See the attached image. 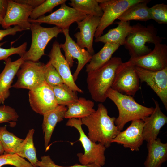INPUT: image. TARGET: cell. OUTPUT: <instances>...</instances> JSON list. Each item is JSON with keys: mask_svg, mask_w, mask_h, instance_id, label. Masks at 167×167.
Listing matches in <instances>:
<instances>
[{"mask_svg": "<svg viewBox=\"0 0 167 167\" xmlns=\"http://www.w3.org/2000/svg\"><path fill=\"white\" fill-rule=\"evenodd\" d=\"M116 118L109 116L107 109L100 103L95 112L81 120L82 125L88 127V138L107 148L111 146L113 139L120 132L115 124Z\"/></svg>", "mask_w": 167, "mask_h": 167, "instance_id": "6da1fadb", "label": "cell"}, {"mask_svg": "<svg viewBox=\"0 0 167 167\" xmlns=\"http://www.w3.org/2000/svg\"><path fill=\"white\" fill-rule=\"evenodd\" d=\"M122 62L120 57H112L101 67L87 73V88L93 100L101 103L105 101L107 92L111 88L116 71Z\"/></svg>", "mask_w": 167, "mask_h": 167, "instance_id": "7a4b0ae2", "label": "cell"}, {"mask_svg": "<svg viewBox=\"0 0 167 167\" xmlns=\"http://www.w3.org/2000/svg\"><path fill=\"white\" fill-rule=\"evenodd\" d=\"M106 96L115 104L118 111V116L114 123L118 130L122 131L126 124L137 119L143 120L150 115L154 108L148 107L136 102L133 97L120 93L109 88Z\"/></svg>", "mask_w": 167, "mask_h": 167, "instance_id": "3957f363", "label": "cell"}, {"mask_svg": "<svg viewBox=\"0 0 167 167\" xmlns=\"http://www.w3.org/2000/svg\"><path fill=\"white\" fill-rule=\"evenodd\" d=\"M163 38L157 35V30L153 25L147 26L139 23L132 26L125 45L131 58L142 56L150 52L152 50L146 45L147 43L154 45L161 43Z\"/></svg>", "mask_w": 167, "mask_h": 167, "instance_id": "277c9868", "label": "cell"}, {"mask_svg": "<svg viewBox=\"0 0 167 167\" xmlns=\"http://www.w3.org/2000/svg\"><path fill=\"white\" fill-rule=\"evenodd\" d=\"M81 119H69L66 125L74 127L79 134V141L83 147L84 153H78L77 156L82 165H91L92 167H102L105 164V155L106 148L102 144L93 142L86 135L83 131Z\"/></svg>", "mask_w": 167, "mask_h": 167, "instance_id": "5b68a950", "label": "cell"}, {"mask_svg": "<svg viewBox=\"0 0 167 167\" xmlns=\"http://www.w3.org/2000/svg\"><path fill=\"white\" fill-rule=\"evenodd\" d=\"M30 29L32 35L30 47L21 57L24 61L37 62L45 54V50L49 41L57 37L59 34L63 33V31L56 26L44 27L36 23H31Z\"/></svg>", "mask_w": 167, "mask_h": 167, "instance_id": "8992f818", "label": "cell"}, {"mask_svg": "<svg viewBox=\"0 0 167 167\" xmlns=\"http://www.w3.org/2000/svg\"><path fill=\"white\" fill-rule=\"evenodd\" d=\"M144 0H96L103 12L96 32L95 37H98L104 30L112 24L128 8Z\"/></svg>", "mask_w": 167, "mask_h": 167, "instance_id": "52a82bcc", "label": "cell"}, {"mask_svg": "<svg viewBox=\"0 0 167 167\" xmlns=\"http://www.w3.org/2000/svg\"><path fill=\"white\" fill-rule=\"evenodd\" d=\"M45 66L39 62L24 61L17 73V81L12 87L29 91L35 88L45 81Z\"/></svg>", "mask_w": 167, "mask_h": 167, "instance_id": "ba28073f", "label": "cell"}, {"mask_svg": "<svg viewBox=\"0 0 167 167\" xmlns=\"http://www.w3.org/2000/svg\"><path fill=\"white\" fill-rule=\"evenodd\" d=\"M87 16L85 14L68 6L65 3H64L61 5L59 8L50 14L43 15L35 20L29 18L28 21L30 23L54 25L63 30L69 29L72 23L82 20Z\"/></svg>", "mask_w": 167, "mask_h": 167, "instance_id": "9c48e42d", "label": "cell"}, {"mask_svg": "<svg viewBox=\"0 0 167 167\" xmlns=\"http://www.w3.org/2000/svg\"><path fill=\"white\" fill-rule=\"evenodd\" d=\"M140 82L135 66L122 62L116 71L111 88L122 94L134 96L140 88Z\"/></svg>", "mask_w": 167, "mask_h": 167, "instance_id": "30bf717a", "label": "cell"}, {"mask_svg": "<svg viewBox=\"0 0 167 167\" xmlns=\"http://www.w3.org/2000/svg\"><path fill=\"white\" fill-rule=\"evenodd\" d=\"M28 96L32 109L41 115H43L53 110L58 105L52 88L45 81L29 90Z\"/></svg>", "mask_w": 167, "mask_h": 167, "instance_id": "8fae6325", "label": "cell"}, {"mask_svg": "<svg viewBox=\"0 0 167 167\" xmlns=\"http://www.w3.org/2000/svg\"><path fill=\"white\" fill-rule=\"evenodd\" d=\"M62 31L65 37V41L64 43L59 44V46L64 52L66 60L70 67L73 66L74 59H76L78 61L77 68L72 75L75 82L79 72L86 64L89 62L92 55L85 49L80 47L73 40L70 35L69 29Z\"/></svg>", "mask_w": 167, "mask_h": 167, "instance_id": "7c38bea8", "label": "cell"}, {"mask_svg": "<svg viewBox=\"0 0 167 167\" xmlns=\"http://www.w3.org/2000/svg\"><path fill=\"white\" fill-rule=\"evenodd\" d=\"M140 81L145 82L159 97L167 110V67L153 71L135 66Z\"/></svg>", "mask_w": 167, "mask_h": 167, "instance_id": "4fadbf2b", "label": "cell"}, {"mask_svg": "<svg viewBox=\"0 0 167 167\" xmlns=\"http://www.w3.org/2000/svg\"><path fill=\"white\" fill-rule=\"evenodd\" d=\"M126 62L134 66L158 71L167 67V46L161 43L155 45L153 50L143 56L130 58Z\"/></svg>", "mask_w": 167, "mask_h": 167, "instance_id": "5bb4252c", "label": "cell"}, {"mask_svg": "<svg viewBox=\"0 0 167 167\" xmlns=\"http://www.w3.org/2000/svg\"><path fill=\"white\" fill-rule=\"evenodd\" d=\"M33 9L32 6L14 0H8L7 9L2 27L6 29L12 25L18 26L23 30L30 29L31 23L28 19Z\"/></svg>", "mask_w": 167, "mask_h": 167, "instance_id": "9a60e30c", "label": "cell"}, {"mask_svg": "<svg viewBox=\"0 0 167 167\" xmlns=\"http://www.w3.org/2000/svg\"><path fill=\"white\" fill-rule=\"evenodd\" d=\"M144 123L143 120L131 121L125 130L120 131L114 138L112 143H116L132 151H138L144 141L143 132Z\"/></svg>", "mask_w": 167, "mask_h": 167, "instance_id": "2e32d148", "label": "cell"}, {"mask_svg": "<svg viewBox=\"0 0 167 167\" xmlns=\"http://www.w3.org/2000/svg\"><path fill=\"white\" fill-rule=\"evenodd\" d=\"M101 18L87 15L82 20L76 22L79 32L74 35L76 39V43L81 48H86L92 55L94 53L93 47V38Z\"/></svg>", "mask_w": 167, "mask_h": 167, "instance_id": "e0dca14e", "label": "cell"}, {"mask_svg": "<svg viewBox=\"0 0 167 167\" xmlns=\"http://www.w3.org/2000/svg\"><path fill=\"white\" fill-rule=\"evenodd\" d=\"M48 56L49 62L62 77L64 84L74 91L83 93V90L77 86L74 80L70 67L61 52L58 41H55L53 43Z\"/></svg>", "mask_w": 167, "mask_h": 167, "instance_id": "ac0fdd59", "label": "cell"}, {"mask_svg": "<svg viewBox=\"0 0 167 167\" xmlns=\"http://www.w3.org/2000/svg\"><path fill=\"white\" fill-rule=\"evenodd\" d=\"M155 107L152 113L143 120L144 125L143 135L147 142L156 139L161 128L167 123V117L161 111L158 102L152 99Z\"/></svg>", "mask_w": 167, "mask_h": 167, "instance_id": "d6986e66", "label": "cell"}, {"mask_svg": "<svg viewBox=\"0 0 167 167\" xmlns=\"http://www.w3.org/2000/svg\"><path fill=\"white\" fill-rule=\"evenodd\" d=\"M5 66L0 74V104H3L10 95V89L13 79L24 61L22 57L12 61L9 57L5 60Z\"/></svg>", "mask_w": 167, "mask_h": 167, "instance_id": "ffe728a7", "label": "cell"}, {"mask_svg": "<svg viewBox=\"0 0 167 167\" xmlns=\"http://www.w3.org/2000/svg\"><path fill=\"white\" fill-rule=\"evenodd\" d=\"M67 109V107L66 106L58 105L54 109L43 115L42 127L44 135V145L45 148L48 147L56 124L65 118Z\"/></svg>", "mask_w": 167, "mask_h": 167, "instance_id": "44dd1931", "label": "cell"}, {"mask_svg": "<svg viewBox=\"0 0 167 167\" xmlns=\"http://www.w3.org/2000/svg\"><path fill=\"white\" fill-rule=\"evenodd\" d=\"M148 154L144 163L145 167H161L167 160V143L159 138L147 142Z\"/></svg>", "mask_w": 167, "mask_h": 167, "instance_id": "7402d4cb", "label": "cell"}, {"mask_svg": "<svg viewBox=\"0 0 167 167\" xmlns=\"http://www.w3.org/2000/svg\"><path fill=\"white\" fill-rule=\"evenodd\" d=\"M115 23L118 24L116 27L110 29L106 34L96 38L95 41L124 45L126 38L131 30L132 26L129 21H119Z\"/></svg>", "mask_w": 167, "mask_h": 167, "instance_id": "603a6c76", "label": "cell"}, {"mask_svg": "<svg viewBox=\"0 0 167 167\" xmlns=\"http://www.w3.org/2000/svg\"><path fill=\"white\" fill-rule=\"evenodd\" d=\"M144 0L135 4L127 9L118 18L120 21L128 22L134 20L147 21L151 19L149 9L147 4L150 1Z\"/></svg>", "mask_w": 167, "mask_h": 167, "instance_id": "cb8c5ba5", "label": "cell"}, {"mask_svg": "<svg viewBox=\"0 0 167 167\" xmlns=\"http://www.w3.org/2000/svg\"><path fill=\"white\" fill-rule=\"evenodd\" d=\"M93 101L84 97H79L75 102L67 106L65 118L82 119L86 117L96 110L93 108Z\"/></svg>", "mask_w": 167, "mask_h": 167, "instance_id": "d4e9b609", "label": "cell"}, {"mask_svg": "<svg viewBox=\"0 0 167 167\" xmlns=\"http://www.w3.org/2000/svg\"><path fill=\"white\" fill-rule=\"evenodd\" d=\"M120 46L117 44H105L103 47L98 52L92 56L89 63L86 65V71L87 73L90 72L107 62Z\"/></svg>", "mask_w": 167, "mask_h": 167, "instance_id": "484cf974", "label": "cell"}, {"mask_svg": "<svg viewBox=\"0 0 167 167\" xmlns=\"http://www.w3.org/2000/svg\"><path fill=\"white\" fill-rule=\"evenodd\" d=\"M34 131L33 129L29 130L26 138L18 148L16 153L22 158L27 159L33 167H37L39 160L33 141Z\"/></svg>", "mask_w": 167, "mask_h": 167, "instance_id": "4316f807", "label": "cell"}, {"mask_svg": "<svg viewBox=\"0 0 167 167\" xmlns=\"http://www.w3.org/2000/svg\"><path fill=\"white\" fill-rule=\"evenodd\" d=\"M52 88L58 105L67 107L78 99L77 92L64 83Z\"/></svg>", "mask_w": 167, "mask_h": 167, "instance_id": "83f0119b", "label": "cell"}, {"mask_svg": "<svg viewBox=\"0 0 167 167\" xmlns=\"http://www.w3.org/2000/svg\"><path fill=\"white\" fill-rule=\"evenodd\" d=\"M69 5L86 15L101 17L103 12L96 0H71Z\"/></svg>", "mask_w": 167, "mask_h": 167, "instance_id": "f1b7e54d", "label": "cell"}, {"mask_svg": "<svg viewBox=\"0 0 167 167\" xmlns=\"http://www.w3.org/2000/svg\"><path fill=\"white\" fill-rule=\"evenodd\" d=\"M23 140L9 131L6 126L0 127V141L5 153H16Z\"/></svg>", "mask_w": 167, "mask_h": 167, "instance_id": "f546056e", "label": "cell"}, {"mask_svg": "<svg viewBox=\"0 0 167 167\" xmlns=\"http://www.w3.org/2000/svg\"><path fill=\"white\" fill-rule=\"evenodd\" d=\"M66 0H46L34 8L30 16V19L35 20L50 12L57 6L65 3Z\"/></svg>", "mask_w": 167, "mask_h": 167, "instance_id": "4dcf8cb0", "label": "cell"}, {"mask_svg": "<svg viewBox=\"0 0 167 167\" xmlns=\"http://www.w3.org/2000/svg\"><path fill=\"white\" fill-rule=\"evenodd\" d=\"M10 165L15 167H33L28 161L16 153H5L0 155V167Z\"/></svg>", "mask_w": 167, "mask_h": 167, "instance_id": "1f68e13d", "label": "cell"}, {"mask_svg": "<svg viewBox=\"0 0 167 167\" xmlns=\"http://www.w3.org/2000/svg\"><path fill=\"white\" fill-rule=\"evenodd\" d=\"M45 81L52 88L64 83L63 79L49 61L44 67Z\"/></svg>", "mask_w": 167, "mask_h": 167, "instance_id": "d6a6232c", "label": "cell"}, {"mask_svg": "<svg viewBox=\"0 0 167 167\" xmlns=\"http://www.w3.org/2000/svg\"><path fill=\"white\" fill-rule=\"evenodd\" d=\"M151 19L159 24H167V5L164 3L157 4L149 9Z\"/></svg>", "mask_w": 167, "mask_h": 167, "instance_id": "836d02e7", "label": "cell"}, {"mask_svg": "<svg viewBox=\"0 0 167 167\" xmlns=\"http://www.w3.org/2000/svg\"><path fill=\"white\" fill-rule=\"evenodd\" d=\"M18 118V115L13 108L8 105L0 106V124L8 122L12 126Z\"/></svg>", "mask_w": 167, "mask_h": 167, "instance_id": "e575fe53", "label": "cell"}, {"mask_svg": "<svg viewBox=\"0 0 167 167\" xmlns=\"http://www.w3.org/2000/svg\"><path fill=\"white\" fill-rule=\"evenodd\" d=\"M6 42L0 43V61L7 59L10 56L14 54H18L22 57L26 52L27 43L25 42L20 45L16 47H11L8 49L1 47Z\"/></svg>", "mask_w": 167, "mask_h": 167, "instance_id": "d590c367", "label": "cell"}, {"mask_svg": "<svg viewBox=\"0 0 167 167\" xmlns=\"http://www.w3.org/2000/svg\"><path fill=\"white\" fill-rule=\"evenodd\" d=\"M41 161H38L37 167H92L91 165H85L77 164L74 165L64 166L56 164L50 157L49 155L44 156L41 158Z\"/></svg>", "mask_w": 167, "mask_h": 167, "instance_id": "8d00e7d4", "label": "cell"}, {"mask_svg": "<svg viewBox=\"0 0 167 167\" xmlns=\"http://www.w3.org/2000/svg\"><path fill=\"white\" fill-rule=\"evenodd\" d=\"M23 31L24 30L18 26H15L12 28L10 27L4 30L0 29V41L7 36H14L17 32Z\"/></svg>", "mask_w": 167, "mask_h": 167, "instance_id": "74e56055", "label": "cell"}, {"mask_svg": "<svg viewBox=\"0 0 167 167\" xmlns=\"http://www.w3.org/2000/svg\"><path fill=\"white\" fill-rule=\"evenodd\" d=\"M15 2L32 6L34 9L37 7L45 0H15Z\"/></svg>", "mask_w": 167, "mask_h": 167, "instance_id": "f35d334b", "label": "cell"}, {"mask_svg": "<svg viewBox=\"0 0 167 167\" xmlns=\"http://www.w3.org/2000/svg\"><path fill=\"white\" fill-rule=\"evenodd\" d=\"M8 6V0H0V15L3 19L6 14Z\"/></svg>", "mask_w": 167, "mask_h": 167, "instance_id": "ab89813d", "label": "cell"}, {"mask_svg": "<svg viewBox=\"0 0 167 167\" xmlns=\"http://www.w3.org/2000/svg\"><path fill=\"white\" fill-rule=\"evenodd\" d=\"M4 153V150L2 146L0 141V155Z\"/></svg>", "mask_w": 167, "mask_h": 167, "instance_id": "60d3db41", "label": "cell"}, {"mask_svg": "<svg viewBox=\"0 0 167 167\" xmlns=\"http://www.w3.org/2000/svg\"><path fill=\"white\" fill-rule=\"evenodd\" d=\"M3 19L1 17L0 15V24L2 25V26L3 25Z\"/></svg>", "mask_w": 167, "mask_h": 167, "instance_id": "b9f144b4", "label": "cell"}]
</instances>
